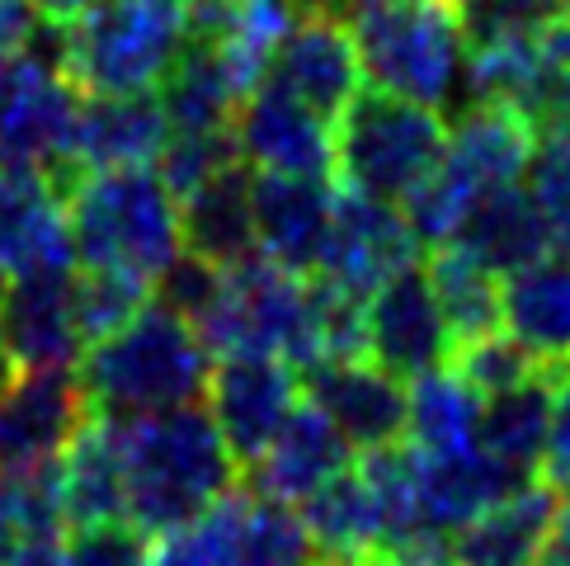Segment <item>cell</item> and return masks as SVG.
Here are the masks:
<instances>
[{
	"label": "cell",
	"instance_id": "7c38bea8",
	"mask_svg": "<svg viewBox=\"0 0 570 566\" xmlns=\"http://www.w3.org/2000/svg\"><path fill=\"white\" fill-rule=\"evenodd\" d=\"M0 345L14 369H76L90 335L76 308V270L14 274L0 293Z\"/></svg>",
	"mask_w": 570,
	"mask_h": 566
},
{
	"label": "cell",
	"instance_id": "52a82bcc",
	"mask_svg": "<svg viewBox=\"0 0 570 566\" xmlns=\"http://www.w3.org/2000/svg\"><path fill=\"white\" fill-rule=\"evenodd\" d=\"M443 142V109L382 90H358L354 105L335 118V175L344 189L401 204L439 166Z\"/></svg>",
	"mask_w": 570,
	"mask_h": 566
},
{
	"label": "cell",
	"instance_id": "9a60e30c",
	"mask_svg": "<svg viewBox=\"0 0 570 566\" xmlns=\"http://www.w3.org/2000/svg\"><path fill=\"white\" fill-rule=\"evenodd\" d=\"M302 397L331 416L354 453L405 439V378L363 359H321L302 369Z\"/></svg>",
	"mask_w": 570,
	"mask_h": 566
},
{
	"label": "cell",
	"instance_id": "1f68e13d",
	"mask_svg": "<svg viewBox=\"0 0 570 566\" xmlns=\"http://www.w3.org/2000/svg\"><path fill=\"white\" fill-rule=\"evenodd\" d=\"M424 274H430V289L443 308L448 331H453V345L476 340L485 331H500V289L504 283H500V274L485 270L476 255H466L458 241L434 246Z\"/></svg>",
	"mask_w": 570,
	"mask_h": 566
},
{
	"label": "cell",
	"instance_id": "e575fe53",
	"mask_svg": "<svg viewBox=\"0 0 570 566\" xmlns=\"http://www.w3.org/2000/svg\"><path fill=\"white\" fill-rule=\"evenodd\" d=\"M458 19L466 48L523 43V38H542L561 19H570V0H458Z\"/></svg>",
	"mask_w": 570,
	"mask_h": 566
},
{
	"label": "cell",
	"instance_id": "3957f363",
	"mask_svg": "<svg viewBox=\"0 0 570 566\" xmlns=\"http://www.w3.org/2000/svg\"><path fill=\"white\" fill-rule=\"evenodd\" d=\"M67 227L80 270L124 274L147 289L185 251L179 198L156 166L80 170L67 194Z\"/></svg>",
	"mask_w": 570,
	"mask_h": 566
},
{
	"label": "cell",
	"instance_id": "b9f144b4",
	"mask_svg": "<svg viewBox=\"0 0 570 566\" xmlns=\"http://www.w3.org/2000/svg\"><path fill=\"white\" fill-rule=\"evenodd\" d=\"M542 481L570 500V373L552 382V424H547V449H542Z\"/></svg>",
	"mask_w": 570,
	"mask_h": 566
},
{
	"label": "cell",
	"instance_id": "e0dca14e",
	"mask_svg": "<svg viewBox=\"0 0 570 566\" xmlns=\"http://www.w3.org/2000/svg\"><path fill=\"white\" fill-rule=\"evenodd\" d=\"M0 270L6 279L76 270L67 198L57 194V175L0 160Z\"/></svg>",
	"mask_w": 570,
	"mask_h": 566
},
{
	"label": "cell",
	"instance_id": "681fc988",
	"mask_svg": "<svg viewBox=\"0 0 570 566\" xmlns=\"http://www.w3.org/2000/svg\"><path fill=\"white\" fill-rule=\"evenodd\" d=\"M10 543H14V538H10L6 529H0V566H6V562H10Z\"/></svg>",
	"mask_w": 570,
	"mask_h": 566
},
{
	"label": "cell",
	"instance_id": "2e32d148",
	"mask_svg": "<svg viewBox=\"0 0 570 566\" xmlns=\"http://www.w3.org/2000/svg\"><path fill=\"white\" fill-rule=\"evenodd\" d=\"M264 80L307 99L325 118H340L363 90V62L350 25L340 14H293V25L269 52Z\"/></svg>",
	"mask_w": 570,
	"mask_h": 566
},
{
	"label": "cell",
	"instance_id": "5b68a950",
	"mask_svg": "<svg viewBox=\"0 0 570 566\" xmlns=\"http://www.w3.org/2000/svg\"><path fill=\"white\" fill-rule=\"evenodd\" d=\"M185 43V0H95L86 14L57 29V57L80 95L156 90Z\"/></svg>",
	"mask_w": 570,
	"mask_h": 566
},
{
	"label": "cell",
	"instance_id": "7bdbcfd3",
	"mask_svg": "<svg viewBox=\"0 0 570 566\" xmlns=\"http://www.w3.org/2000/svg\"><path fill=\"white\" fill-rule=\"evenodd\" d=\"M6 566H67L62 538H57V534L14 538V543H10V562H6Z\"/></svg>",
	"mask_w": 570,
	"mask_h": 566
},
{
	"label": "cell",
	"instance_id": "7dc6e473",
	"mask_svg": "<svg viewBox=\"0 0 570 566\" xmlns=\"http://www.w3.org/2000/svg\"><path fill=\"white\" fill-rule=\"evenodd\" d=\"M293 14H340L350 0H283Z\"/></svg>",
	"mask_w": 570,
	"mask_h": 566
},
{
	"label": "cell",
	"instance_id": "6da1fadb",
	"mask_svg": "<svg viewBox=\"0 0 570 566\" xmlns=\"http://www.w3.org/2000/svg\"><path fill=\"white\" fill-rule=\"evenodd\" d=\"M208 373L213 350L203 345L198 326L160 297H147L124 326L90 340L76 363L90 416L109 420L194 407L208 392Z\"/></svg>",
	"mask_w": 570,
	"mask_h": 566
},
{
	"label": "cell",
	"instance_id": "db71d44e",
	"mask_svg": "<svg viewBox=\"0 0 570 566\" xmlns=\"http://www.w3.org/2000/svg\"><path fill=\"white\" fill-rule=\"evenodd\" d=\"M453 6H458V0H453Z\"/></svg>",
	"mask_w": 570,
	"mask_h": 566
},
{
	"label": "cell",
	"instance_id": "4dcf8cb0",
	"mask_svg": "<svg viewBox=\"0 0 570 566\" xmlns=\"http://www.w3.org/2000/svg\"><path fill=\"white\" fill-rule=\"evenodd\" d=\"M552 382H557L552 373H533L519 388L481 397L476 443L523 477H533V468H542L547 424H552Z\"/></svg>",
	"mask_w": 570,
	"mask_h": 566
},
{
	"label": "cell",
	"instance_id": "f907efd6",
	"mask_svg": "<svg viewBox=\"0 0 570 566\" xmlns=\"http://www.w3.org/2000/svg\"><path fill=\"white\" fill-rule=\"evenodd\" d=\"M354 566H392V562H386V557H377V553H373V557H363V562H354Z\"/></svg>",
	"mask_w": 570,
	"mask_h": 566
},
{
	"label": "cell",
	"instance_id": "7a4b0ae2",
	"mask_svg": "<svg viewBox=\"0 0 570 566\" xmlns=\"http://www.w3.org/2000/svg\"><path fill=\"white\" fill-rule=\"evenodd\" d=\"M118 424H124L128 519L141 534H170L240 487V458L198 401Z\"/></svg>",
	"mask_w": 570,
	"mask_h": 566
},
{
	"label": "cell",
	"instance_id": "4316f807",
	"mask_svg": "<svg viewBox=\"0 0 570 566\" xmlns=\"http://www.w3.org/2000/svg\"><path fill=\"white\" fill-rule=\"evenodd\" d=\"M179 236L185 251L208 265H236L255 255V213H250V170L232 160L189 194H179Z\"/></svg>",
	"mask_w": 570,
	"mask_h": 566
},
{
	"label": "cell",
	"instance_id": "603a6c76",
	"mask_svg": "<svg viewBox=\"0 0 570 566\" xmlns=\"http://www.w3.org/2000/svg\"><path fill=\"white\" fill-rule=\"evenodd\" d=\"M170 137V118L156 90L132 95H86L76 118V156L71 170H128L156 166Z\"/></svg>",
	"mask_w": 570,
	"mask_h": 566
},
{
	"label": "cell",
	"instance_id": "ba28073f",
	"mask_svg": "<svg viewBox=\"0 0 570 566\" xmlns=\"http://www.w3.org/2000/svg\"><path fill=\"white\" fill-rule=\"evenodd\" d=\"M0 48V160L67 179L76 156L80 90L57 57V29Z\"/></svg>",
	"mask_w": 570,
	"mask_h": 566
},
{
	"label": "cell",
	"instance_id": "d4e9b609",
	"mask_svg": "<svg viewBox=\"0 0 570 566\" xmlns=\"http://www.w3.org/2000/svg\"><path fill=\"white\" fill-rule=\"evenodd\" d=\"M57 496L67 524L128 519V472H124V424L90 416L71 443L57 453Z\"/></svg>",
	"mask_w": 570,
	"mask_h": 566
},
{
	"label": "cell",
	"instance_id": "74e56055",
	"mask_svg": "<svg viewBox=\"0 0 570 566\" xmlns=\"http://www.w3.org/2000/svg\"><path fill=\"white\" fill-rule=\"evenodd\" d=\"M453 369L472 382L476 397H495V392H509L519 388V382H528L533 373H542L533 359H528L514 340H509L504 331H485L476 340H462V345H453Z\"/></svg>",
	"mask_w": 570,
	"mask_h": 566
},
{
	"label": "cell",
	"instance_id": "4fadbf2b",
	"mask_svg": "<svg viewBox=\"0 0 570 566\" xmlns=\"http://www.w3.org/2000/svg\"><path fill=\"white\" fill-rule=\"evenodd\" d=\"M90 420L76 369H24L0 397V472L48 468Z\"/></svg>",
	"mask_w": 570,
	"mask_h": 566
},
{
	"label": "cell",
	"instance_id": "cb8c5ba5",
	"mask_svg": "<svg viewBox=\"0 0 570 566\" xmlns=\"http://www.w3.org/2000/svg\"><path fill=\"white\" fill-rule=\"evenodd\" d=\"M561 515L547 481H523L453 534V566H538Z\"/></svg>",
	"mask_w": 570,
	"mask_h": 566
},
{
	"label": "cell",
	"instance_id": "f5cc1de1",
	"mask_svg": "<svg viewBox=\"0 0 570 566\" xmlns=\"http://www.w3.org/2000/svg\"><path fill=\"white\" fill-rule=\"evenodd\" d=\"M354 6H363V0H350V10H354Z\"/></svg>",
	"mask_w": 570,
	"mask_h": 566
},
{
	"label": "cell",
	"instance_id": "ee69618b",
	"mask_svg": "<svg viewBox=\"0 0 570 566\" xmlns=\"http://www.w3.org/2000/svg\"><path fill=\"white\" fill-rule=\"evenodd\" d=\"M43 19L33 14L29 0H0V48H14V43H29L38 33Z\"/></svg>",
	"mask_w": 570,
	"mask_h": 566
},
{
	"label": "cell",
	"instance_id": "484cf974",
	"mask_svg": "<svg viewBox=\"0 0 570 566\" xmlns=\"http://www.w3.org/2000/svg\"><path fill=\"white\" fill-rule=\"evenodd\" d=\"M523 481H528L523 472H514L495 453H485L481 443L458 453L420 458V524H430L439 534H458L466 519L491 510L495 500H504Z\"/></svg>",
	"mask_w": 570,
	"mask_h": 566
},
{
	"label": "cell",
	"instance_id": "f1b7e54d",
	"mask_svg": "<svg viewBox=\"0 0 570 566\" xmlns=\"http://www.w3.org/2000/svg\"><path fill=\"white\" fill-rule=\"evenodd\" d=\"M297 510H302V524H307V534H312L325 566H354L382 548L377 500L368 491V481L358 477L354 462L340 477L325 481V487H316Z\"/></svg>",
	"mask_w": 570,
	"mask_h": 566
},
{
	"label": "cell",
	"instance_id": "bcb514c9",
	"mask_svg": "<svg viewBox=\"0 0 570 566\" xmlns=\"http://www.w3.org/2000/svg\"><path fill=\"white\" fill-rule=\"evenodd\" d=\"M538 566H570V505L557 515L552 538H547V548H542V562H538Z\"/></svg>",
	"mask_w": 570,
	"mask_h": 566
},
{
	"label": "cell",
	"instance_id": "ac0fdd59",
	"mask_svg": "<svg viewBox=\"0 0 570 566\" xmlns=\"http://www.w3.org/2000/svg\"><path fill=\"white\" fill-rule=\"evenodd\" d=\"M533 142H538V128L514 105H504V99H472L458 114V124L448 128L439 166L472 198H481L491 189L519 185L528 170V156H533Z\"/></svg>",
	"mask_w": 570,
	"mask_h": 566
},
{
	"label": "cell",
	"instance_id": "ffe728a7",
	"mask_svg": "<svg viewBox=\"0 0 570 566\" xmlns=\"http://www.w3.org/2000/svg\"><path fill=\"white\" fill-rule=\"evenodd\" d=\"M500 331L538 363L542 373H570V255L547 251L500 289Z\"/></svg>",
	"mask_w": 570,
	"mask_h": 566
},
{
	"label": "cell",
	"instance_id": "f35d334b",
	"mask_svg": "<svg viewBox=\"0 0 570 566\" xmlns=\"http://www.w3.org/2000/svg\"><path fill=\"white\" fill-rule=\"evenodd\" d=\"M62 553L67 566H151L156 543L132 519H105V524H71Z\"/></svg>",
	"mask_w": 570,
	"mask_h": 566
},
{
	"label": "cell",
	"instance_id": "277c9868",
	"mask_svg": "<svg viewBox=\"0 0 570 566\" xmlns=\"http://www.w3.org/2000/svg\"><path fill=\"white\" fill-rule=\"evenodd\" d=\"M350 33L373 90L430 109L458 99L466 80V33L453 0H363Z\"/></svg>",
	"mask_w": 570,
	"mask_h": 566
},
{
	"label": "cell",
	"instance_id": "d590c367",
	"mask_svg": "<svg viewBox=\"0 0 570 566\" xmlns=\"http://www.w3.org/2000/svg\"><path fill=\"white\" fill-rule=\"evenodd\" d=\"M528 194L552 232V246L570 255V118L538 128L533 156H528Z\"/></svg>",
	"mask_w": 570,
	"mask_h": 566
},
{
	"label": "cell",
	"instance_id": "8d00e7d4",
	"mask_svg": "<svg viewBox=\"0 0 570 566\" xmlns=\"http://www.w3.org/2000/svg\"><path fill=\"white\" fill-rule=\"evenodd\" d=\"M67 524L62 496H57V468H29V472H0V529L10 538L57 534Z\"/></svg>",
	"mask_w": 570,
	"mask_h": 566
},
{
	"label": "cell",
	"instance_id": "8992f818",
	"mask_svg": "<svg viewBox=\"0 0 570 566\" xmlns=\"http://www.w3.org/2000/svg\"><path fill=\"white\" fill-rule=\"evenodd\" d=\"M194 326L213 359L255 350L288 359L302 373L316 363V283L255 251L222 270L208 312Z\"/></svg>",
	"mask_w": 570,
	"mask_h": 566
},
{
	"label": "cell",
	"instance_id": "60d3db41",
	"mask_svg": "<svg viewBox=\"0 0 570 566\" xmlns=\"http://www.w3.org/2000/svg\"><path fill=\"white\" fill-rule=\"evenodd\" d=\"M147 297H151V289L137 279L105 274V270H76V308H80V326H86L90 340L124 326Z\"/></svg>",
	"mask_w": 570,
	"mask_h": 566
},
{
	"label": "cell",
	"instance_id": "f546056e",
	"mask_svg": "<svg viewBox=\"0 0 570 566\" xmlns=\"http://www.w3.org/2000/svg\"><path fill=\"white\" fill-rule=\"evenodd\" d=\"M476 420H481V397L453 363H439V369L405 382V439L401 443H411L420 458L472 449Z\"/></svg>",
	"mask_w": 570,
	"mask_h": 566
},
{
	"label": "cell",
	"instance_id": "7402d4cb",
	"mask_svg": "<svg viewBox=\"0 0 570 566\" xmlns=\"http://www.w3.org/2000/svg\"><path fill=\"white\" fill-rule=\"evenodd\" d=\"M350 462H354L350 439L335 430L321 407H312V401L302 397L293 416L283 420V430L269 439V449H264L246 472H250V491L302 505L316 487L340 477Z\"/></svg>",
	"mask_w": 570,
	"mask_h": 566
},
{
	"label": "cell",
	"instance_id": "44dd1931",
	"mask_svg": "<svg viewBox=\"0 0 570 566\" xmlns=\"http://www.w3.org/2000/svg\"><path fill=\"white\" fill-rule=\"evenodd\" d=\"M255 90L250 71L236 62L227 43L194 38L179 48L166 80L156 86L160 109L170 118V133H222L232 128L240 99Z\"/></svg>",
	"mask_w": 570,
	"mask_h": 566
},
{
	"label": "cell",
	"instance_id": "30bf717a",
	"mask_svg": "<svg viewBox=\"0 0 570 566\" xmlns=\"http://www.w3.org/2000/svg\"><path fill=\"white\" fill-rule=\"evenodd\" d=\"M232 147L236 160L255 175H335V118L312 109L307 99L278 90L274 80L240 99L232 118Z\"/></svg>",
	"mask_w": 570,
	"mask_h": 566
},
{
	"label": "cell",
	"instance_id": "8fae6325",
	"mask_svg": "<svg viewBox=\"0 0 570 566\" xmlns=\"http://www.w3.org/2000/svg\"><path fill=\"white\" fill-rule=\"evenodd\" d=\"M203 397H208V416L227 439V449L240 458V468H250L302 401V373L278 354H222L213 359Z\"/></svg>",
	"mask_w": 570,
	"mask_h": 566
},
{
	"label": "cell",
	"instance_id": "d6a6232c",
	"mask_svg": "<svg viewBox=\"0 0 570 566\" xmlns=\"http://www.w3.org/2000/svg\"><path fill=\"white\" fill-rule=\"evenodd\" d=\"M240 566H325L302 524V510L288 500L246 491L240 515Z\"/></svg>",
	"mask_w": 570,
	"mask_h": 566
},
{
	"label": "cell",
	"instance_id": "5bb4252c",
	"mask_svg": "<svg viewBox=\"0 0 570 566\" xmlns=\"http://www.w3.org/2000/svg\"><path fill=\"white\" fill-rule=\"evenodd\" d=\"M363 326H368V359L405 382L453 359V331L420 265L401 270L363 297Z\"/></svg>",
	"mask_w": 570,
	"mask_h": 566
},
{
	"label": "cell",
	"instance_id": "ab89813d",
	"mask_svg": "<svg viewBox=\"0 0 570 566\" xmlns=\"http://www.w3.org/2000/svg\"><path fill=\"white\" fill-rule=\"evenodd\" d=\"M232 160H236L232 128H222V133H170L166 147H160V156H156V170L179 198L194 185H203L208 175H217L222 166H232Z\"/></svg>",
	"mask_w": 570,
	"mask_h": 566
},
{
	"label": "cell",
	"instance_id": "83f0119b",
	"mask_svg": "<svg viewBox=\"0 0 570 566\" xmlns=\"http://www.w3.org/2000/svg\"><path fill=\"white\" fill-rule=\"evenodd\" d=\"M453 241L500 279H509L514 270L533 265V260H542L547 251H552V232H547L533 194L519 189V185L481 194L476 204L466 208Z\"/></svg>",
	"mask_w": 570,
	"mask_h": 566
},
{
	"label": "cell",
	"instance_id": "d6986e66",
	"mask_svg": "<svg viewBox=\"0 0 570 566\" xmlns=\"http://www.w3.org/2000/svg\"><path fill=\"white\" fill-rule=\"evenodd\" d=\"M331 179L312 175H255L250 170V213L255 251L278 260L283 270L316 274L325 232H331Z\"/></svg>",
	"mask_w": 570,
	"mask_h": 566
},
{
	"label": "cell",
	"instance_id": "836d02e7",
	"mask_svg": "<svg viewBox=\"0 0 570 566\" xmlns=\"http://www.w3.org/2000/svg\"><path fill=\"white\" fill-rule=\"evenodd\" d=\"M240 515L246 491H227L189 524L160 534L151 566H240Z\"/></svg>",
	"mask_w": 570,
	"mask_h": 566
},
{
	"label": "cell",
	"instance_id": "9c48e42d",
	"mask_svg": "<svg viewBox=\"0 0 570 566\" xmlns=\"http://www.w3.org/2000/svg\"><path fill=\"white\" fill-rule=\"evenodd\" d=\"M420 251L424 246L411 232V222H405L401 204H386V198L340 185L335 204H331V232H325V251H321L316 274L344 293L368 297L386 279L420 265Z\"/></svg>",
	"mask_w": 570,
	"mask_h": 566
},
{
	"label": "cell",
	"instance_id": "816d5d0a",
	"mask_svg": "<svg viewBox=\"0 0 570 566\" xmlns=\"http://www.w3.org/2000/svg\"><path fill=\"white\" fill-rule=\"evenodd\" d=\"M0 293H6V270H0Z\"/></svg>",
	"mask_w": 570,
	"mask_h": 566
},
{
	"label": "cell",
	"instance_id": "f6af8a7d",
	"mask_svg": "<svg viewBox=\"0 0 570 566\" xmlns=\"http://www.w3.org/2000/svg\"><path fill=\"white\" fill-rule=\"evenodd\" d=\"M33 6V14L43 19V25H52V29H62V25H71L76 14H86L95 0H29Z\"/></svg>",
	"mask_w": 570,
	"mask_h": 566
},
{
	"label": "cell",
	"instance_id": "c3c4849f",
	"mask_svg": "<svg viewBox=\"0 0 570 566\" xmlns=\"http://www.w3.org/2000/svg\"><path fill=\"white\" fill-rule=\"evenodd\" d=\"M14 373H19V369H14V359L6 354V345H0V397H6V392H10V382H14Z\"/></svg>",
	"mask_w": 570,
	"mask_h": 566
}]
</instances>
